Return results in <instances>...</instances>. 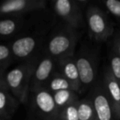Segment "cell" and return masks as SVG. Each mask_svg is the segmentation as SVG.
<instances>
[{"mask_svg": "<svg viewBox=\"0 0 120 120\" xmlns=\"http://www.w3.org/2000/svg\"><path fill=\"white\" fill-rule=\"evenodd\" d=\"M53 24L46 21L33 30L8 42L15 60L21 63L35 59L42 54Z\"/></svg>", "mask_w": 120, "mask_h": 120, "instance_id": "1", "label": "cell"}, {"mask_svg": "<svg viewBox=\"0 0 120 120\" xmlns=\"http://www.w3.org/2000/svg\"><path fill=\"white\" fill-rule=\"evenodd\" d=\"M80 37V30L58 22L53 25L47 37L43 53L56 61L75 55V49Z\"/></svg>", "mask_w": 120, "mask_h": 120, "instance_id": "2", "label": "cell"}, {"mask_svg": "<svg viewBox=\"0 0 120 120\" xmlns=\"http://www.w3.org/2000/svg\"><path fill=\"white\" fill-rule=\"evenodd\" d=\"M39 58L21 63L5 74V80L9 90L22 104L28 102L30 81Z\"/></svg>", "mask_w": 120, "mask_h": 120, "instance_id": "3", "label": "cell"}, {"mask_svg": "<svg viewBox=\"0 0 120 120\" xmlns=\"http://www.w3.org/2000/svg\"><path fill=\"white\" fill-rule=\"evenodd\" d=\"M41 12L3 18L0 21V35L2 39L11 42L48 21Z\"/></svg>", "mask_w": 120, "mask_h": 120, "instance_id": "4", "label": "cell"}, {"mask_svg": "<svg viewBox=\"0 0 120 120\" xmlns=\"http://www.w3.org/2000/svg\"><path fill=\"white\" fill-rule=\"evenodd\" d=\"M75 59L79 71L82 83V93L90 90L98 82V53L88 45H82Z\"/></svg>", "mask_w": 120, "mask_h": 120, "instance_id": "5", "label": "cell"}, {"mask_svg": "<svg viewBox=\"0 0 120 120\" xmlns=\"http://www.w3.org/2000/svg\"><path fill=\"white\" fill-rule=\"evenodd\" d=\"M86 24L90 38L96 42L106 41L113 34L109 17L98 6L90 4L86 9Z\"/></svg>", "mask_w": 120, "mask_h": 120, "instance_id": "6", "label": "cell"}, {"mask_svg": "<svg viewBox=\"0 0 120 120\" xmlns=\"http://www.w3.org/2000/svg\"><path fill=\"white\" fill-rule=\"evenodd\" d=\"M27 104L34 120L58 119V109L53 95L46 88L30 90Z\"/></svg>", "mask_w": 120, "mask_h": 120, "instance_id": "7", "label": "cell"}, {"mask_svg": "<svg viewBox=\"0 0 120 120\" xmlns=\"http://www.w3.org/2000/svg\"><path fill=\"white\" fill-rule=\"evenodd\" d=\"M51 9L58 22L77 30L83 26L82 9L77 0H56L51 3Z\"/></svg>", "mask_w": 120, "mask_h": 120, "instance_id": "8", "label": "cell"}, {"mask_svg": "<svg viewBox=\"0 0 120 120\" xmlns=\"http://www.w3.org/2000/svg\"><path fill=\"white\" fill-rule=\"evenodd\" d=\"M45 0H7L0 5L4 17H18L43 12L46 9Z\"/></svg>", "mask_w": 120, "mask_h": 120, "instance_id": "9", "label": "cell"}, {"mask_svg": "<svg viewBox=\"0 0 120 120\" xmlns=\"http://www.w3.org/2000/svg\"><path fill=\"white\" fill-rule=\"evenodd\" d=\"M57 71V61L46 53H42L34 69L30 81V90L45 88L49 79Z\"/></svg>", "mask_w": 120, "mask_h": 120, "instance_id": "10", "label": "cell"}, {"mask_svg": "<svg viewBox=\"0 0 120 120\" xmlns=\"http://www.w3.org/2000/svg\"><path fill=\"white\" fill-rule=\"evenodd\" d=\"M90 90L89 98L92 101L98 120H116L113 106L102 81H98Z\"/></svg>", "mask_w": 120, "mask_h": 120, "instance_id": "11", "label": "cell"}, {"mask_svg": "<svg viewBox=\"0 0 120 120\" xmlns=\"http://www.w3.org/2000/svg\"><path fill=\"white\" fill-rule=\"evenodd\" d=\"M20 104V100L9 90L5 75L0 77V118L11 120Z\"/></svg>", "mask_w": 120, "mask_h": 120, "instance_id": "12", "label": "cell"}, {"mask_svg": "<svg viewBox=\"0 0 120 120\" xmlns=\"http://www.w3.org/2000/svg\"><path fill=\"white\" fill-rule=\"evenodd\" d=\"M102 82L114 112L116 120H120V82L113 77L109 65L104 70Z\"/></svg>", "mask_w": 120, "mask_h": 120, "instance_id": "13", "label": "cell"}, {"mask_svg": "<svg viewBox=\"0 0 120 120\" xmlns=\"http://www.w3.org/2000/svg\"><path fill=\"white\" fill-rule=\"evenodd\" d=\"M57 71L70 82L75 91L79 94L82 93V83L75 55L57 61Z\"/></svg>", "mask_w": 120, "mask_h": 120, "instance_id": "14", "label": "cell"}, {"mask_svg": "<svg viewBox=\"0 0 120 120\" xmlns=\"http://www.w3.org/2000/svg\"><path fill=\"white\" fill-rule=\"evenodd\" d=\"M78 94L79 93L73 90H64L53 93V95L56 106L58 109V113L64 107L78 101L80 100Z\"/></svg>", "mask_w": 120, "mask_h": 120, "instance_id": "15", "label": "cell"}, {"mask_svg": "<svg viewBox=\"0 0 120 120\" xmlns=\"http://www.w3.org/2000/svg\"><path fill=\"white\" fill-rule=\"evenodd\" d=\"M45 88L48 90H49L52 94L60 91V90H73L72 86L71 85L70 82L62 74H60L58 71H56L55 73L53 75V77L49 79Z\"/></svg>", "mask_w": 120, "mask_h": 120, "instance_id": "16", "label": "cell"}, {"mask_svg": "<svg viewBox=\"0 0 120 120\" xmlns=\"http://www.w3.org/2000/svg\"><path fill=\"white\" fill-rule=\"evenodd\" d=\"M80 120H98L95 108L90 98L80 99L77 103Z\"/></svg>", "mask_w": 120, "mask_h": 120, "instance_id": "17", "label": "cell"}, {"mask_svg": "<svg viewBox=\"0 0 120 120\" xmlns=\"http://www.w3.org/2000/svg\"><path fill=\"white\" fill-rule=\"evenodd\" d=\"M15 58L9 44L0 45V77L7 73L9 66L12 64Z\"/></svg>", "mask_w": 120, "mask_h": 120, "instance_id": "18", "label": "cell"}, {"mask_svg": "<svg viewBox=\"0 0 120 120\" xmlns=\"http://www.w3.org/2000/svg\"><path fill=\"white\" fill-rule=\"evenodd\" d=\"M79 101V100H78ZM77 102L72 103L59 111L58 119L59 120H80L78 113V107Z\"/></svg>", "mask_w": 120, "mask_h": 120, "instance_id": "19", "label": "cell"}, {"mask_svg": "<svg viewBox=\"0 0 120 120\" xmlns=\"http://www.w3.org/2000/svg\"><path fill=\"white\" fill-rule=\"evenodd\" d=\"M109 67L113 77L120 82V56L113 49L109 53Z\"/></svg>", "mask_w": 120, "mask_h": 120, "instance_id": "20", "label": "cell"}, {"mask_svg": "<svg viewBox=\"0 0 120 120\" xmlns=\"http://www.w3.org/2000/svg\"><path fill=\"white\" fill-rule=\"evenodd\" d=\"M104 8L112 16L120 21V1L119 0H105L102 1Z\"/></svg>", "mask_w": 120, "mask_h": 120, "instance_id": "21", "label": "cell"}, {"mask_svg": "<svg viewBox=\"0 0 120 120\" xmlns=\"http://www.w3.org/2000/svg\"><path fill=\"white\" fill-rule=\"evenodd\" d=\"M112 49L120 56V31L117 32V34L114 35Z\"/></svg>", "mask_w": 120, "mask_h": 120, "instance_id": "22", "label": "cell"}, {"mask_svg": "<svg viewBox=\"0 0 120 120\" xmlns=\"http://www.w3.org/2000/svg\"><path fill=\"white\" fill-rule=\"evenodd\" d=\"M55 120H59V119H55Z\"/></svg>", "mask_w": 120, "mask_h": 120, "instance_id": "23", "label": "cell"}, {"mask_svg": "<svg viewBox=\"0 0 120 120\" xmlns=\"http://www.w3.org/2000/svg\"><path fill=\"white\" fill-rule=\"evenodd\" d=\"M1 120H3V119H1Z\"/></svg>", "mask_w": 120, "mask_h": 120, "instance_id": "24", "label": "cell"}, {"mask_svg": "<svg viewBox=\"0 0 120 120\" xmlns=\"http://www.w3.org/2000/svg\"><path fill=\"white\" fill-rule=\"evenodd\" d=\"M119 31H120V30H119Z\"/></svg>", "mask_w": 120, "mask_h": 120, "instance_id": "25", "label": "cell"}]
</instances>
